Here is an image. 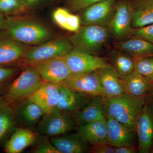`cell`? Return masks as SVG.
<instances>
[{
    "instance_id": "d590c367",
    "label": "cell",
    "mask_w": 153,
    "mask_h": 153,
    "mask_svg": "<svg viewBox=\"0 0 153 153\" xmlns=\"http://www.w3.org/2000/svg\"><path fill=\"white\" fill-rule=\"evenodd\" d=\"M115 153H136L137 152L138 147L136 146H126L114 148Z\"/></svg>"
},
{
    "instance_id": "83f0119b",
    "label": "cell",
    "mask_w": 153,
    "mask_h": 153,
    "mask_svg": "<svg viewBox=\"0 0 153 153\" xmlns=\"http://www.w3.org/2000/svg\"><path fill=\"white\" fill-rule=\"evenodd\" d=\"M52 17L56 25L69 32L75 33L81 27L79 16L71 13L64 8H57L54 10Z\"/></svg>"
},
{
    "instance_id": "8fae6325",
    "label": "cell",
    "mask_w": 153,
    "mask_h": 153,
    "mask_svg": "<svg viewBox=\"0 0 153 153\" xmlns=\"http://www.w3.org/2000/svg\"><path fill=\"white\" fill-rule=\"evenodd\" d=\"M36 68L44 82L60 84L72 75L63 57L30 64Z\"/></svg>"
},
{
    "instance_id": "9a60e30c",
    "label": "cell",
    "mask_w": 153,
    "mask_h": 153,
    "mask_svg": "<svg viewBox=\"0 0 153 153\" xmlns=\"http://www.w3.org/2000/svg\"><path fill=\"white\" fill-rule=\"evenodd\" d=\"M27 49L4 31L0 32V67H15L24 58Z\"/></svg>"
},
{
    "instance_id": "836d02e7",
    "label": "cell",
    "mask_w": 153,
    "mask_h": 153,
    "mask_svg": "<svg viewBox=\"0 0 153 153\" xmlns=\"http://www.w3.org/2000/svg\"><path fill=\"white\" fill-rule=\"evenodd\" d=\"M132 36L143 38L153 44V24L143 27L134 29Z\"/></svg>"
},
{
    "instance_id": "d6986e66",
    "label": "cell",
    "mask_w": 153,
    "mask_h": 153,
    "mask_svg": "<svg viewBox=\"0 0 153 153\" xmlns=\"http://www.w3.org/2000/svg\"><path fill=\"white\" fill-rule=\"evenodd\" d=\"M51 143L60 153L89 152V144L77 132L51 137Z\"/></svg>"
},
{
    "instance_id": "8992f818",
    "label": "cell",
    "mask_w": 153,
    "mask_h": 153,
    "mask_svg": "<svg viewBox=\"0 0 153 153\" xmlns=\"http://www.w3.org/2000/svg\"><path fill=\"white\" fill-rule=\"evenodd\" d=\"M69 38H59L27 49L24 55L28 64L57 57H63L73 50Z\"/></svg>"
},
{
    "instance_id": "4dcf8cb0",
    "label": "cell",
    "mask_w": 153,
    "mask_h": 153,
    "mask_svg": "<svg viewBox=\"0 0 153 153\" xmlns=\"http://www.w3.org/2000/svg\"><path fill=\"white\" fill-rule=\"evenodd\" d=\"M42 137L38 142L36 141V145L33 149L34 153H60L55 146L51 143L50 140L41 135Z\"/></svg>"
},
{
    "instance_id": "8d00e7d4",
    "label": "cell",
    "mask_w": 153,
    "mask_h": 153,
    "mask_svg": "<svg viewBox=\"0 0 153 153\" xmlns=\"http://www.w3.org/2000/svg\"><path fill=\"white\" fill-rule=\"evenodd\" d=\"M27 9H31L36 7L48 0H23Z\"/></svg>"
},
{
    "instance_id": "44dd1931",
    "label": "cell",
    "mask_w": 153,
    "mask_h": 153,
    "mask_svg": "<svg viewBox=\"0 0 153 153\" xmlns=\"http://www.w3.org/2000/svg\"><path fill=\"white\" fill-rule=\"evenodd\" d=\"M38 136L36 131L30 129L22 127L16 128L6 143L5 152H22L26 148L34 144Z\"/></svg>"
},
{
    "instance_id": "f546056e",
    "label": "cell",
    "mask_w": 153,
    "mask_h": 153,
    "mask_svg": "<svg viewBox=\"0 0 153 153\" xmlns=\"http://www.w3.org/2000/svg\"><path fill=\"white\" fill-rule=\"evenodd\" d=\"M27 10L23 0H0V12L11 16Z\"/></svg>"
},
{
    "instance_id": "f35d334b",
    "label": "cell",
    "mask_w": 153,
    "mask_h": 153,
    "mask_svg": "<svg viewBox=\"0 0 153 153\" xmlns=\"http://www.w3.org/2000/svg\"><path fill=\"white\" fill-rule=\"evenodd\" d=\"M148 97H149L153 102V85L152 87V89H151L149 95H148Z\"/></svg>"
},
{
    "instance_id": "52a82bcc",
    "label": "cell",
    "mask_w": 153,
    "mask_h": 153,
    "mask_svg": "<svg viewBox=\"0 0 153 153\" xmlns=\"http://www.w3.org/2000/svg\"><path fill=\"white\" fill-rule=\"evenodd\" d=\"M138 152L151 153L153 145V102L147 97L134 124Z\"/></svg>"
},
{
    "instance_id": "603a6c76",
    "label": "cell",
    "mask_w": 153,
    "mask_h": 153,
    "mask_svg": "<svg viewBox=\"0 0 153 153\" xmlns=\"http://www.w3.org/2000/svg\"><path fill=\"white\" fill-rule=\"evenodd\" d=\"M76 131L89 144L107 143L106 117L78 126Z\"/></svg>"
},
{
    "instance_id": "ab89813d",
    "label": "cell",
    "mask_w": 153,
    "mask_h": 153,
    "mask_svg": "<svg viewBox=\"0 0 153 153\" xmlns=\"http://www.w3.org/2000/svg\"><path fill=\"white\" fill-rule=\"evenodd\" d=\"M151 153H153V145L152 146V150H151Z\"/></svg>"
},
{
    "instance_id": "e0dca14e",
    "label": "cell",
    "mask_w": 153,
    "mask_h": 153,
    "mask_svg": "<svg viewBox=\"0 0 153 153\" xmlns=\"http://www.w3.org/2000/svg\"><path fill=\"white\" fill-rule=\"evenodd\" d=\"M103 91V97L112 98L126 93L123 79L111 65L96 70Z\"/></svg>"
},
{
    "instance_id": "e575fe53",
    "label": "cell",
    "mask_w": 153,
    "mask_h": 153,
    "mask_svg": "<svg viewBox=\"0 0 153 153\" xmlns=\"http://www.w3.org/2000/svg\"><path fill=\"white\" fill-rule=\"evenodd\" d=\"M89 149L90 153H115L114 148L107 143H97L89 144Z\"/></svg>"
},
{
    "instance_id": "7a4b0ae2",
    "label": "cell",
    "mask_w": 153,
    "mask_h": 153,
    "mask_svg": "<svg viewBox=\"0 0 153 153\" xmlns=\"http://www.w3.org/2000/svg\"><path fill=\"white\" fill-rule=\"evenodd\" d=\"M148 97H137L126 92L112 98L103 97L105 116L114 118L135 130L136 120Z\"/></svg>"
},
{
    "instance_id": "ba28073f",
    "label": "cell",
    "mask_w": 153,
    "mask_h": 153,
    "mask_svg": "<svg viewBox=\"0 0 153 153\" xmlns=\"http://www.w3.org/2000/svg\"><path fill=\"white\" fill-rule=\"evenodd\" d=\"M132 14L128 0L116 2L114 13L108 29L117 41H124L132 37Z\"/></svg>"
},
{
    "instance_id": "7c38bea8",
    "label": "cell",
    "mask_w": 153,
    "mask_h": 153,
    "mask_svg": "<svg viewBox=\"0 0 153 153\" xmlns=\"http://www.w3.org/2000/svg\"><path fill=\"white\" fill-rule=\"evenodd\" d=\"M60 85L92 97L104 96L96 71L71 75Z\"/></svg>"
},
{
    "instance_id": "6da1fadb",
    "label": "cell",
    "mask_w": 153,
    "mask_h": 153,
    "mask_svg": "<svg viewBox=\"0 0 153 153\" xmlns=\"http://www.w3.org/2000/svg\"><path fill=\"white\" fill-rule=\"evenodd\" d=\"M3 31L23 44L38 45L49 41L52 37L50 30L41 22L12 16L6 18Z\"/></svg>"
},
{
    "instance_id": "4316f807",
    "label": "cell",
    "mask_w": 153,
    "mask_h": 153,
    "mask_svg": "<svg viewBox=\"0 0 153 153\" xmlns=\"http://www.w3.org/2000/svg\"><path fill=\"white\" fill-rule=\"evenodd\" d=\"M110 64L118 74L123 78L134 72L135 60L124 52L114 49L109 55Z\"/></svg>"
},
{
    "instance_id": "484cf974",
    "label": "cell",
    "mask_w": 153,
    "mask_h": 153,
    "mask_svg": "<svg viewBox=\"0 0 153 153\" xmlns=\"http://www.w3.org/2000/svg\"><path fill=\"white\" fill-rule=\"evenodd\" d=\"M122 79L126 92L137 97L148 96L153 85V83L134 71Z\"/></svg>"
},
{
    "instance_id": "4fadbf2b",
    "label": "cell",
    "mask_w": 153,
    "mask_h": 153,
    "mask_svg": "<svg viewBox=\"0 0 153 153\" xmlns=\"http://www.w3.org/2000/svg\"><path fill=\"white\" fill-rule=\"evenodd\" d=\"M13 106L17 125L36 131L37 125L45 114L41 107L29 98Z\"/></svg>"
},
{
    "instance_id": "5b68a950",
    "label": "cell",
    "mask_w": 153,
    "mask_h": 153,
    "mask_svg": "<svg viewBox=\"0 0 153 153\" xmlns=\"http://www.w3.org/2000/svg\"><path fill=\"white\" fill-rule=\"evenodd\" d=\"M77 127L73 114L55 109L44 114L36 126V131L39 134L53 137L76 130Z\"/></svg>"
},
{
    "instance_id": "ac0fdd59",
    "label": "cell",
    "mask_w": 153,
    "mask_h": 153,
    "mask_svg": "<svg viewBox=\"0 0 153 153\" xmlns=\"http://www.w3.org/2000/svg\"><path fill=\"white\" fill-rule=\"evenodd\" d=\"M41 107L45 113L55 109L60 99L59 84L44 82L28 98Z\"/></svg>"
},
{
    "instance_id": "74e56055",
    "label": "cell",
    "mask_w": 153,
    "mask_h": 153,
    "mask_svg": "<svg viewBox=\"0 0 153 153\" xmlns=\"http://www.w3.org/2000/svg\"><path fill=\"white\" fill-rule=\"evenodd\" d=\"M6 18L0 12V32L3 31L5 25Z\"/></svg>"
},
{
    "instance_id": "cb8c5ba5",
    "label": "cell",
    "mask_w": 153,
    "mask_h": 153,
    "mask_svg": "<svg viewBox=\"0 0 153 153\" xmlns=\"http://www.w3.org/2000/svg\"><path fill=\"white\" fill-rule=\"evenodd\" d=\"M77 126L105 118L103 106V97H94L84 108L73 114Z\"/></svg>"
},
{
    "instance_id": "ffe728a7",
    "label": "cell",
    "mask_w": 153,
    "mask_h": 153,
    "mask_svg": "<svg viewBox=\"0 0 153 153\" xmlns=\"http://www.w3.org/2000/svg\"><path fill=\"white\" fill-rule=\"evenodd\" d=\"M115 49L124 52L134 60L153 57V44L143 38L132 36L115 43Z\"/></svg>"
},
{
    "instance_id": "277c9868",
    "label": "cell",
    "mask_w": 153,
    "mask_h": 153,
    "mask_svg": "<svg viewBox=\"0 0 153 153\" xmlns=\"http://www.w3.org/2000/svg\"><path fill=\"white\" fill-rule=\"evenodd\" d=\"M43 82L36 68L28 64L9 85L2 97L8 103L13 106L19 102L29 98L40 88Z\"/></svg>"
},
{
    "instance_id": "30bf717a",
    "label": "cell",
    "mask_w": 153,
    "mask_h": 153,
    "mask_svg": "<svg viewBox=\"0 0 153 153\" xmlns=\"http://www.w3.org/2000/svg\"><path fill=\"white\" fill-rule=\"evenodd\" d=\"M116 4V0H103L83 9L79 15L81 25L108 27L114 13Z\"/></svg>"
},
{
    "instance_id": "f1b7e54d",
    "label": "cell",
    "mask_w": 153,
    "mask_h": 153,
    "mask_svg": "<svg viewBox=\"0 0 153 153\" xmlns=\"http://www.w3.org/2000/svg\"><path fill=\"white\" fill-rule=\"evenodd\" d=\"M134 71L153 83V57L135 60Z\"/></svg>"
},
{
    "instance_id": "2e32d148",
    "label": "cell",
    "mask_w": 153,
    "mask_h": 153,
    "mask_svg": "<svg viewBox=\"0 0 153 153\" xmlns=\"http://www.w3.org/2000/svg\"><path fill=\"white\" fill-rule=\"evenodd\" d=\"M60 99L55 109L73 114L88 104L93 97L59 84Z\"/></svg>"
},
{
    "instance_id": "7402d4cb",
    "label": "cell",
    "mask_w": 153,
    "mask_h": 153,
    "mask_svg": "<svg viewBox=\"0 0 153 153\" xmlns=\"http://www.w3.org/2000/svg\"><path fill=\"white\" fill-rule=\"evenodd\" d=\"M131 9L133 29L153 24V0H128Z\"/></svg>"
},
{
    "instance_id": "3957f363",
    "label": "cell",
    "mask_w": 153,
    "mask_h": 153,
    "mask_svg": "<svg viewBox=\"0 0 153 153\" xmlns=\"http://www.w3.org/2000/svg\"><path fill=\"white\" fill-rule=\"evenodd\" d=\"M111 35L107 27L86 25L81 26L69 40L74 50L98 56Z\"/></svg>"
},
{
    "instance_id": "9c48e42d",
    "label": "cell",
    "mask_w": 153,
    "mask_h": 153,
    "mask_svg": "<svg viewBox=\"0 0 153 153\" xmlns=\"http://www.w3.org/2000/svg\"><path fill=\"white\" fill-rule=\"evenodd\" d=\"M62 57L72 75L96 71L99 68L111 65L103 57L74 49Z\"/></svg>"
},
{
    "instance_id": "d6a6232c",
    "label": "cell",
    "mask_w": 153,
    "mask_h": 153,
    "mask_svg": "<svg viewBox=\"0 0 153 153\" xmlns=\"http://www.w3.org/2000/svg\"><path fill=\"white\" fill-rule=\"evenodd\" d=\"M103 0H67L68 7L74 12L81 11L93 4Z\"/></svg>"
},
{
    "instance_id": "5bb4252c",
    "label": "cell",
    "mask_w": 153,
    "mask_h": 153,
    "mask_svg": "<svg viewBox=\"0 0 153 153\" xmlns=\"http://www.w3.org/2000/svg\"><path fill=\"white\" fill-rule=\"evenodd\" d=\"M106 117L108 144L114 148L136 146L137 138L134 130L114 118Z\"/></svg>"
},
{
    "instance_id": "d4e9b609",
    "label": "cell",
    "mask_w": 153,
    "mask_h": 153,
    "mask_svg": "<svg viewBox=\"0 0 153 153\" xmlns=\"http://www.w3.org/2000/svg\"><path fill=\"white\" fill-rule=\"evenodd\" d=\"M16 125L13 106L0 97V144L12 134Z\"/></svg>"
},
{
    "instance_id": "1f68e13d",
    "label": "cell",
    "mask_w": 153,
    "mask_h": 153,
    "mask_svg": "<svg viewBox=\"0 0 153 153\" xmlns=\"http://www.w3.org/2000/svg\"><path fill=\"white\" fill-rule=\"evenodd\" d=\"M16 67H0V89L6 86L16 74Z\"/></svg>"
}]
</instances>
